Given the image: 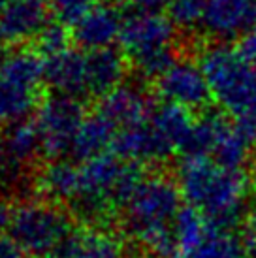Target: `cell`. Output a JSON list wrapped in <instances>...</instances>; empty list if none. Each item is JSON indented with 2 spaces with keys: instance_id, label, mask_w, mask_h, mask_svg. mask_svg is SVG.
Listing matches in <instances>:
<instances>
[{
  "instance_id": "obj_1",
  "label": "cell",
  "mask_w": 256,
  "mask_h": 258,
  "mask_svg": "<svg viewBox=\"0 0 256 258\" xmlns=\"http://www.w3.org/2000/svg\"><path fill=\"white\" fill-rule=\"evenodd\" d=\"M181 202L177 179L166 173L145 175L119 217L124 234L151 258L177 256L173 222L183 209Z\"/></svg>"
},
{
  "instance_id": "obj_2",
  "label": "cell",
  "mask_w": 256,
  "mask_h": 258,
  "mask_svg": "<svg viewBox=\"0 0 256 258\" xmlns=\"http://www.w3.org/2000/svg\"><path fill=\"white\" fill-rule=\"evenodd\" d=\"M177 183L188 206L219 228L230 230L247 209V173L219 164L213 158L185 157L179 164Z\"/></svg>"
},
{
  "instance_id": "obj_3",
  "label": "cell",
  "mask_w": 256,
  "mask_h": 258,
  "mask_svg": "<svg viewBox=\"0 0 256 258\" xmlns=\"http://www.w3.org/2000/svg\"><path fill=\"white\" fill-rule=\"evenodd\" d=\"M198 64L207 79L211 100L234 119L256 113V68L237 47L215 42L202 49Z\"/></svg>"
},
{
  "instance_id": "obj_4",
  "label": "cell",
  "mask_w": 256,
  "mask_h": 258,
  "mask_svg": "<svg viewBox=\"0 0 256 258\" xmlns=\"http://www.w3.org/2000/svg\"><path fill=\"white\" fill-rule=\"evenodd\" d=\"M78 226L66 206L32 198L15 206L10 236L29 258H51Z\"/></svg>"
},
{
  "instance_id": "obj_5",
  "label": "cell",
  "mask_w": 256,
  "mask_h": 258,
  "mask_svg": "<svg viewBox=\"0 0 256 258\" xmlns=\"http://www.w3.org/2000/svg\"><path fill=\"white\" fill-rule=\"evenodd\" d=\"M87 115L89 109L83 100L47 94L34 115L45 160H58L72 155L74 140Z\"/></svg>"
},
{
  "instance_id": "obj_6",
  "label": "cell",
  "mask_w": 256,
  "mask_h": 258,
  "mask_svg": "<svg viewBox=\"0 0 256 258\" xmlns=\"http://www.w3.org/2000/svg\"><path fill=\"white\" fill-rule=\"evenodd\" d=\"M250 144L252 140L237 126V122L211 113L196 121V128L183 155L213 158L222 166L241 170L249 158Z\"/></svg>"
},
{
  "instance_id": "obj_7",
  "label": "cell",
  "mask_w": 256,
  "mask_h": 258,
  "mask_svg": "<svg viewBox=\"0 0 256 258\" xmlns=\"http://www.w3.org/2000/svg\"><path fill=\"white\" fill-rule=\"evenodd\" d=\"M177 27L164 14L132 12L124 15L119 45L130 66L149 57L175 49Z\"/></svg>"
},
{
  "instance_id": "obj_8",
  "label": "cell",
  "mask_w": 256,
  "mask_h": 258,
  "mask_svg": "<svg viewBox=\"0 0 256 258\" xmlns=\"http://www.w3.org/2000/svg\"><path fill=\"white\" fill-rule=\"evenodd\" d=\"M157 94L166 104H173L188 111L206 108L211 100L207 79L198 62L188 58H177L168 72L155 81Z\"/></svg>"
},
{
  "instance_id": "obj_9",
  "label": "cell",
  "mask_w": 256,
  "mask_h": 258,
  "mask_svg": "<svg viewBox=\"0 0 256 258\" xmlns=\"http://www.w3.org/2000/svg\"><path fill=\"white\" fill-rule=\"evenodd\" d=\"M111 153L126 162L147 166L162 164L170 160L177 153V149L166 140V136L153 124L149 117L140 124L119 130Z\"/></svg>"
},
{
  "instance_id": "obj_10",
  "label": "cell",
  "mask_w": 256,
  "mask_h": 258,
  "mask_svg": "<svg viewBox=\"0 0 256 258\" xmlns=\"http://www.w3.org/2000/svg\"><path fill=\"white\" fill-rule=\"evenodd\" d=\"M200 29L215 42L239 40L256 29V0H207Z\"/></svg>"
},
{
  "instance_id": "obj_11",
  "label": "cell",
  "mask_w": 256,
  "mask_h": 258,
  "mask_svg": "<svg viewBox=\"0 0 256 258\" xmlns=\"http://www.w3.org/2000/svg\"><path fill=\"white\" fill-rule=\"evenodd\" d=\"M32 190L40 200L68 208L79 190V162L70 158L40 162L32 175Z\"/></svg>"
},
{
  "instance_id": "obj_12",
  "label": "cell",
  "mask_w": 256,
  "mask_h": 258,
  "mask_svg": "<svg viewBox=\"0 0 256 258\" xmlns=\"http://www.w3.org/2000/svg\"><path fill=\"white\" fill-rule=\"evenodd\" d=\"M51 19L49 0H14L0 12L8 45H29Z\"/></svg>"
},
{
  "instance_id": "obj_13",
  "label": "cell",
  "mask_w": 256,
  "mask_h": 258,
  "mask_svg": "<svg viewBox=\"0 0 256 258\" xmlns=\"http://www.w3.org/2000/svg\"><path fill=\"white\" fill-rule=\"evenodd\" d=\"M128 62L126 55L117 47L85 51V76L89 98L98 102L100 98L113 93L115 89L124 85Z\"/></svg>"
},
{
  "instance_id": "obj_14",
  "label": "cell",
  "mask_w": 256,
  "mask_h": 258,
  "mask_svg": "<svg viewBox=\"0 0 256 258\" xmlns=\"http://www.w3.org/2000/svg\"><path fill=\"white\" fill-rule=\"evenodd\" d=\"M124 15L113 2H100L74 32V43L81 51H94L104 47H113L119 42Z\"/></svg>"
},
{
  "instance_id": "obj_15",
  "label": "cell",
  "mask_w": 256,
  "mask_h": 258,
  "mask_svg": "<svg viewBox=\"0 0 256 258\" xmlns=\"http://www.w3.org/2000/svg\"><path fill=\"white\" fill-rule=\"evenodd\" d=\"M94 109L113 122L117 130H122L147 121L155 109V104L147 91L124 83L113 93L100 98Z\"/></svg>"
},
{
  "instance_id": "obj_16",
  "label": "cell",
  "mask_w": 256,
  "mask_h": 258,
  "mask_svg": "<svg viewBox=\"0 0 256 258\" xmlns=\"http://www.w3.org/2000/svg\"><path fill=\"white\" fill-rule=\"evenodd\" d=\"M124 243L111 228L81 226L72 232L51 258H124Z\"/></svg>"
},
{
  "instance_id": "obj_17",
  "label": "cell",
  "mask_w": 256,
  "mask_h": 258,
  "mask_svg": "<svg viewBox=\"0 0 256 258\" xmlns=\"http://www.w3.org/2000/svg\"><path fill=\"white\" fill-rule=\"evenodd\" d=\"M45 87L60 96L85 102L89 98L85 76V51L79 47L45 58Z\"/></svg>"
},
{
  "instance_id": "obj_18",
  "label": "cell",
  "mask_w": 256,
  "mask_h": 258,
  "mask_svg": "<svg viewBox=\"0 0 256 258\" xmlns=\"http://www.w3.org/2000/svg\"><path fill=\"white\" fill-rule=\"evenodd\" d=\"M117 126L106 119L96 109L85 117L83 124L79 126L78 136L74 140L72 147V157L74 162H85L94 157L111 153L113 142L117 138Z\"/></svg>"
},
{
  "instance_id": "obj_19",
  "label": "cell",
  "mask_w": 256,
  "mask_h": 258,
  "mask_svg": "<svg viewBox=\"0 0 256 258\" xmlns=\"http://www.w3.org/2000/svg\"><path fill=\"white\" fill-rule=\"evenodd\" d=\"M49 91H36L0 78V130L36 115Z\"/></svg>"
},
{
  "instance_id": "obj_20",
  "label": "cell",
  "mask_w": 256,
  "mask_h": 258,
  "mask_svg": "<svg viewBox=\"0 0 256 258\" xmlns=\"http://www.w3.org/2000/svg\"><path fill=\"white\" fill-rule=\"evenodd\" d=\"M151 121L166 136V140L181 153L186 149L192 132L196 128V119L192 111L173 104H166V102L155 106L151 113Z\"/></svg>"
},
{
  "instance_id": "obj_21",
  "label": "cell",
  "mask_w": 256,
  "mask_h": 258,
  "mask_svg": "<svg viewBox=\"0 0 256 258\" xmlns=\"http://www.w3.org/2000/svg\"><path fill=\"white\" fill-rule=\"evenodd\" d=\"M211 228H213V224L207 221L198 209H194L192 206H185L179 211V215L175 217V222H173V237H175L179 256L183 258L185 254H188L209 234Z\"/></svg>"
},
{
  "instance_id": "obj_22",
  "label": "cell",
  "mask_w": 256,
  "mask_h": 258,
  "mask_svg": "<svg viewBox=\"0 0 256 258\" xmlns=\"http://www.w3.org/2000/svg\"><path fill=\"white\" fill-rule=\"evenodd\" d=\"M183 258H245V254L241 241L230 230L213 224L209 234Z\"/></svg>"
},
{
  "instance_id": "obj_23",
  "label": "cell",
  "mask_w": 256,
  "mask_h": 258,
  "mask_svg": "<svg viewBox=\"0 0 256 258\" xmlns=\"http://www.w3.org/2000/svg\"><path fill=\"white\" fill-rule=\"evenodd\" d=\"M29 45L38 55H42L43 58L55 57V55H60L64 51L76 47L72 29L64 27V25H60L57 21H53V19L43 27L42 32Z\"/></svg>"
},
{
  "instance_id": "obj_24",
  "label": "cell",
  "mask_w": 256,
  "mask_h": 258,
  "mask_svg": "<svg viewBox=\"0 0 256 258\" xmlns=\"http://www.w3.org/2000/svg\"><path fill=\"white\" fill-rule=\"evenodd\" d=\"M98 4L100 0H49V10L53 21L74 30Z\"/></svg>"
},
{
  "instance_id": "obj_25",
  "label": "cell",
  "mask_w": 256,
  "mask_h": 258,
  "mask_svg": "<svg viewBox=\"0 0 256 258\" xmlns=\"http://www.w3.org/2000/svg\"><path fill=\"white\" fill-rule=\"evenodd\" d=\"M207 0H173L168 8V17L181 30H194L202 27Z\"/></svg>"
},
{
  "instance_id": "obj_26",
  "label": "cell",
  "mask_w": 256,
  "mask_h": 258,
  "mask_svg": "<svg viewBox=\"0 0 256 258\" xmlns=\"http://www.w3.org/2000/svg\"><path fill=\"white\" fill-rule=\"evenodd\" d=\"M126 2L130 8H134V12L162 14V10L170 8L173 0H126Z\"/></svg>"
},
{
  "instance_id": "obj_27",
  "label": "cell",
  "mask_w": 256,
  "mask_h": 258,
  "mask_svg": "<svg viewBox=\"0 0 256 258\" xmlns=\"http://www.w3.org/2000/svg\"><path fill=\"white\" fill-rule=\"evenodd\" d=\"M235 47L239 49V53L243 55V58L256 68V29L250 30V32H247L243 38H239Z\"/></svg>"
},
{
  "instance_id": "obj_28",
  "label": "cell",
  "mask_w": 256,
  "mask_h": 258,
  "mask_svg": "<svg viewBox=\"0 0 256 258\" xmlns=\"http://www.w3.org/2000/svg\"><path fill=\"white\" fill-rule=\"evenodd\" d=\"M15 206L8 200L6 196H0V236H8L14 221Z\"/></svg>"
},
{
  "instance_id": "obj_29",
  "label": "cell",
  "mask_w": 256,
  "mask_h": 258,
  "mask_svg": "<svg viewBox=\"0 0 256 258\" xmlns=\"http://www.w3.org/2000/svg\"><path fill=\"white\" fill-rule=\"evenodd\" d=\"M0 258H29L19 245L14 241V237L0 236Z\"/></svg>"
},
{
  "instance_id": "obj_30",
  "label": "cell",
  "mask_w": 256,
  "mask_h": 258,
  "mask_svg": "<svg viewBox=\"0 0 256 258\" xmlns=\"http://www.w3.org/2000/svg\"><path fill=\"white\" fill-rule=\"evenodd\" d=\"M247 237H249L250 245L256 249V204L247 217Z\"/></svg>"
},
{
  "instance_id": "obj_31",
  "label": "cell",
  "mask_w": 256,
  "mask_h": 258,
  "mask_svg": "<svg viewBox=\"0 0 256 258\" xmlns=\"http://www.w3.org/2000/svg\"><path fill=\"white\" fill-rule=\"evenodd\" d=\"M6 36H4V30H2V25H0V47H6Z\"/></svg>"
},
{
  "instance_id": "obj_32",
  "label": "cell",
  "mask_w": 256,
  "mask_h": 258,
  "mask_svg": "<svg viewBox=\"0 0 256 258\" xmlns=\"http://www.w3.org/2000/svg\"><path fill=\"white\" fill-rule=\"evenodd\" d=\"M12 2H14V0H0V12H2V10L8 6V4H12Z\"/></svg>"
},
{
  "instance_id": "obj_33",
  "label": "cell",
  "mask_w": 256,
  "mask_h": 258,
  "mask_svg": "<svg viewBox=\"0 0 256 258\" xmlns=\"http://www.w3.org/2000/svg\"><path fill=\"white\" fill-rule=\"evenodd\" d=\"M254 172H256V151H254Z\"/></svg>"
},
{
  "instance_id": "obj_34",
  "label": "cell",
  "mask_w": 256,
  "mask_h": 258,
  "mask_svg": "<svg viewBox=\"0 0 256 258\" xmlns=\"http://www.w3.org/2000/svg\"><path fill=\"white\" fill-rule=\"evenodd\" d=\"M245 258H256V254H252V256H245Z\"/></svg>"
}]
</instances>
